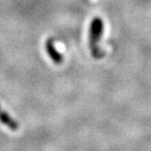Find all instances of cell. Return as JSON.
Here are the masks:
<instances>
[{
	"label": "cell",
	"instance_id": "6da1fadb",
	"mask_svg": "<svg viewBox=\"0 0 151 151\" xmlns=\"http://www.w3.org/2000/svg\"><path fill=\"white\" fill-rule=\"evenodd\" d=\"M104 22L101 18L96 17L92 20L89 28V48L93 58L99 60L104 57V51L99 46L102 33H104Z\"/></svg>",
	"mask_w": 151,
	"mask_h": 151
},
{
	"label": "cell",
	"instance_id": "7a4b0ae2",
	"mask_svg": "<svg viewBox=\"0 0 151 151\" xmlns=\"http://www.w3.org/2000/svg\"><path fill=\"white\" fill-rule=\"evenodd\" d=\"M45 49H46L48 56L50 57V59L52 60L54 63H56V65L63 63V56L57 50L56 46H55V40L53 38H48L47 39L46 43H45Z\"/></svg>",
	"mask_w": 151,
	"mask_h": 151
},
{
	"label": "cell",
	"instance_id": "3957f363",
	"mask_svg": "<svg viewBox=\"0 0 151 151\" xmlns=\"http://www.w3.org/2000/svg\"><path fill=\"white\" fill-rule=\"evenodd\" d=\"M0 122L13 132H17L20 129V124H19V122L16 120V119L13 118L7 111L4 110V109L2 108L1 104H0Z\"/></svg>",
	"mask_w": 151,
	"mask_h": 151
}]
</instances>
